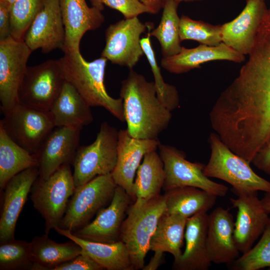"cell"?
Here are the masks:
<instances>
[{
	"instance_id": "6da1fadb",
	"label": "cell",
	"mask_w": 270,
	"mask_h": 270,
	"mask_svg": "<svg viewBox=\"0 0 270 270\" xmlns=\"http://www.w3.org/2000/svg\"><path fill=\"white\" fill-rule=\"evenodd\" d=\"M248 56L230 86L250 114L270 125V6L260 23Z\"/></svg>"
},
{
	"instance_id": "7a4b0ae2",
	"label": "cell",
	"mask_w": 270,
	"mask_h": 270,
	"mask_svg": "<svg viewBox=\"0 0 270 270\" xmlns=\"http://www.w3.org/2000/svg\"><path fill=\"white\" fill-rule=\"evenodd\" d=\"M120 98L128 134L138 139L158 140L172 114L158 98L154 82L130 70L122 82Z\"/></svg>"
},
{
	"instance_id": "3957f363",
	"label": "cell",
	"mask_w": 270,
	"mask_h": 270,
	"mask_svg": "<svg viewBox=\"0 0 270 270\" xmlns=\"http://www.w3.org/2000/svg\"><path fill=\"white\" fill-rule=\"evenodd\" d=\"M65 80L70 84L91 106L104 108L122 122H125L122 99L114 98L104 84L108 59L101 56L88 62L80 51L64 53L59 59Z\"/></svg>"
},
{
	"instance_id": "277c9868",
	"label": "cell",
	"mask_w": 270,
	"mask_h": 270,
	"mask_svg": "<svg viewBox=\"0 0 270 270\" xmlns=\"http://www.w3.org/2000/svg\"><path fill=\"white\" fill-rule=\"evenodd\" d=\"M208 142L210 154L204 170L206 176L222 180L233 188L270 192V182L257 174L250 163L232 152L214 132Z\"/></svg>"
},
{
	"instance_id": "5b68a950",
	"label": "cell",
	"mask_w": 270,
	"mask_h": 270,
	"mask_svg": "<svg viewBox=\"0 0 270 270\" xmlns=\"http://www.w3.org/2000/svg\"><path fill=\"white\" fill-rule=\"evenodd\" d=\"M118 138V131L104 122L92 144L78 147L72 162L76 188L98 176L112 174L117 163Z\"/></svg>"
},
{
	"instance_id": "8992f818",
	"label": "cell",
	"mask_w": 270,
	"mask_h": 270,
	"mask_svg": "<svg viewBox=\"0 0 270 270\" xmlns=\"http://www.w3.org/2000/svg\"><path fill=\"white\" fill-rule=\"evenodd\" d=\"M75 188L70 164L62 166L47 179L38 176L34 183L30 198L44 220L46 234L58 226Z\"/></svg>"
},
{
	"instance_id": "52a82bcc",
	"label": "cell",
	"mask_w": 270,
	"mask_h": 270,
	"mask_svg": "<svg viewBox=\"0 0 270 270\" xmlns=\"http://www.w3.org/2000/svg\"><path fill=\"white\" fill-rule=\"evenodd\" d=\"M165 210L164 197L160 194L139 210L127 212L121 228L120 240L128 249L134 270H142L144 266L150 239Z\"/></svg>"
},
{
	"instance_id": "ba28073f",
	"label": "cell",
	"mask_w": 270,
	"mask_h": 270,
	"mask_svg": "<svg viewBox=\"0 0 270 270\" xmlns=\"http://www.w3.org/2000/svg\"><path fill=\"white\" fill-rule=\"evenodd\" d=\"M117 186L110 174L98 176L76 188L58 227L74 232L88 224L110 202Z\"/></svg>"
},
{
	"instance_id": "9c48e42d",
	"label": "cell",
	"mask_w": 270,
	"mask_h": 270,
	"mask_svg": "<svg viewBox=\"0 0 270 270\" xmlns=\"http://www.w3.org/2000/svg\"><path fill=\"white\" fill-rule=\"evenodd\" d=\"M160 156L164 164L165 180L163 190L166 191L181 186H194L217 196H224L228 188L206 176L204 170L206 164L192 162L186 159L185 153L176 148L159 144Z\"/></svg>"
},
{
	"instance_id": "30bf717a",
	"label": "cell",
	"mask_w": 270,
	"mask_h": 270,
	"mask_svg": "<svg viewBox=\"0 0 270 270\" xmlns=\"http://www.w3.org/2000/svg\"><path fill=\"white\" fill-rule=\"evenodd\" d=\"M32 52L24 40L10 36L0 40V102L4 116L20 104L19 92Z\"/></svg>"
},
{
	"instance_id": "8fae6325",
	"label": "cell",
	"mask_w": 270,
	"mask_h": 270,
	"mask_svg": "<svg viewBox=\"0 0 270 270\" xmlns=\"http://www.w3.org/2000/svg\"><path fill=\"white\" fill-rule=\"evenodd\" d=\"M65 81L59 59L28 66L19 92L20 103L49 111Z\"/></svg>"
},
{
	"instance_id": "7c38bea8",
	"label": "cell",
	"mask_w": 270,
	"mask_h": 270,
	"mask_svg": "<svg viewBox=\"0 0 270 270\" xmlns=\"http://www.w3.org/2000/svg\"><path fill=\"white\" fill-rule=\"evenodd\" d=\"M0 125L14 142L32 154L55 128L50 111L20 103L4 116Z\"/></svg>"
},
{
	"instance_id": "4fadbf2b",
	"label": "cell",
	"mask_w": 270,
	"mask_h": 270,
	"mask_svg": "<svg viewBox=\"0 0 270 270\" xmlns=\"http://www.w3.org/2000/svg\"><path fill=\"white\" fill-rule=\"evenodd\" d=\"M236 196L230 198L234 208L238 209L234 222V238L241 254L250 250L264 232L270 218L258 198V191L232 188Z\"/></svg>"
},
{
	"instance_id": "5bb4252c",
	"label": "cell",
	"mask_w": 270,
	"mask_h": 270,
	"mask_svg": "<svg viewBox=\"0 0 270 270\" xmlns=\"http://www.w3.org/2000/svg\"><path fill=\"white\" fill-rule=\"evenodd\" d=\"M147 28L138 17L120 20L106 30V45L101 54L111 62L132 70L144 54L140 36Z\"/></svg>"
},
{
	"instance_id": "9a60e30c",
	"label": "cell",
	"mask_w": 270,
	"mask_h": 270,
	"mask_svg": "<svg viewBox=\"0 0 270 270\" xmlns=\"http://www.w3.org/2000/svg\"><path fill=\"white\" fill-rule=\"evenodd\" d=\"M81 130L56 126L48 134L34 154L40 178L47 179L62 166L72 164L79 146Z\"/></svg>"
},
{
	"instance_id": "2e32d148",
	"label": "cell",
	"mask_w": 270,
	"mask_h": 270,
	"mask_svg": "<svg viewBox=\"0 0 270 270\" xmlns=\"http://www.w3.org/2000/svg\"><path fill=\"white\" fill-rule=\"evenodd\" d=\"M132 200L124 188L117 186L110 204L100 210L92 222L72 232L93 242L112 244L120 240L124 215Z\"/></svg>"
},
{
	"instance_id": "e0dca14e",
	"label": "cell",
	"mask_w": 270,
	"mask_h": 270,
	"mask_svg": "<svg viewBox=\"0 0 270 270\" xmlns=\"http://www.w3.org/2000/svg\"><path fill=\"white\" fill-rule=\"evenodd\" d=\"M24 41L32 52L40 48L47 54L63 49L65 30L60 0H46L26 32Z\"/></svg>"
},
{
	"instance_id": "ac0fdd59",
	"label": "cell",
	"mask_w": 270,
	"mask_h": 270,
	"mask_svg": "<svg viewBox=\"0 0 270 270\" xmlns=\"http://www.w3.org/2000/svg\"><path fill=\"white\" fill-rule=\"evenodd\" d=\"M158 140L138 139L130 136L126 130L118 131L116 166L112 173L115 183L134 200L133 186L136 170L147 153L156 150Z\"/></svg>"
},
{
	"instance_id": "d6986e66",
	"label": "cell",
	"mask_w": 270,
	"mask_h": 270,
	"mask_svg": "<svg viewBox=\"0 0 270 270\" xmlns=\"http://www.w3.org/2000/svg\"><path fill=\"white\" fill-rule=\"evenodd\" d=\"M267 10L264 0H246L240 14L221 25L222 42L240 54L248 55Z\"/></svg>"
},
{
	"instance_id": "ffe728a7",
	"label": "cell",
	"mask_w": 270,
	"mask_h": 270,
	"mask_svg": "<svg viewBox=\"0 0 270 270\" xmlns=\"http://www.w3.org/2000/svg\"><path fill=\"white\" fill-rule=\"evenodd\" d=\"M38 176V166L28 168L12 178L4 188L0 217V243L14 239L18 216Z\"/></svg>"
},
{
	"instance_id": "44dd1931",
	"label": "cell",
	"mask_w": 270,
	"mask_h": 270,
	"mask_svg": "<svg viewBox=\"0 0 270 270\" xmlns=\"http://www.w3.org/2000/svg\"><path fill=\"white\" fill-rule=\"evenodd\" d=\"M234 228V217L228 210L218 207L208 214L206 246L212 263L230 265L240 256Z\"/></svg>"
},
{
	"instance_id": "7402d4cb",
	"label": "cell",
	"mask_w": 270,
	"mask_h": 270,
	"mask_svg": "<svg viewBox=\"0 0 270 270\" xmlns=\"http://www.w3.org/2000/svg\"><path fill=\"white\" fill-rule=\"evenodd\" d=\"M60 7L65 30L64 53L80 51V40L84 34L99 28L104 18L98 9L90 7L85 0H60Z\"/></svg>"
},
{
	"instance_id": "603a6c76",
	"label": "cell",
	"mask_w": 270,
	"mask_h": 270,
	"mask_svg": "<svg viewBox=\"0 0 270 270\" xmlns=\"http://www.w3.org/2000/svg\"><path fill=\"white\" fill-rule=\"evenodd\" d=\"M214 60L241 63L245 60V56L223 42L216 46L200 44L192 48L182 46L178 54L171 56L163 57L160 64L168 72L180 74L199 68L201 64L206 62Z\"/></svg>"
},
{
	"instance_id": "cb8c5ba5",
	"label": "cell",
	"mask_w": 270,
	"mask_h": 270,
	"mask_svg": "<svg viewBox=\"0 0 270 270\" xmlns=\"http://www.w3.org/2000/svg\"><path fill=\"white\" fill-rule=\"evenodd\" d=\"M208 220L207 212L197 214L187 219L185 249L180 260L173 262V270H208L212 262L206 246Z\"/></svg>"
},
{
	"instance_id": "d4e9b609",
	"label": "cell",
	"mask_w": 270,
	"mask_h": 270,
	"mask_svg": "<svg viewBox=\"0 0 270 270\" xmlns=\"http://www.w3.org/2000/svg\"><path fill=\"white\" fill-rule=\"evenodd\" d=\"M90 107L77 90L65 81L49 111L55 127L82 129L84 126L91 124L94 120Z\"/></svg>"
},
{
	"instance_id": "484cf974",
	"label": "cell",
	"mask_w": 270,
	"mask_h": 270,
	"mask_svg": "<svg viewBox=\"0 0 270 270\" xmlns=\"http://www.w3.org/2000/svg\"><path fill=\"white\" fill-rule=\"evenodd\" d=\"M165 180L164 164L156 150L149 152L144 157L134 180L133 191L135 202L128 210H137L150 200L160 195Z\"/></svg>"
},
{
	"instance_id": "4316f807",
	"label": "cell",
	"mask_w": 270,
	"mask_h": 270,
	"mask_svg": "<svg viewBox=\"0 0 270 270\" xmlns=\"http://www.w3.org/2000/svg\"><path fill=\"white\" fill-rule=\"evenodd\" d=\"M60 234L78 244L82 252L99 264L104 270H134L125 244L121 240L108 244L81 238L67 230L56 227Z\"/></svg>"
},
{
	"instance_id": "83f0119b",
	"label": "cell",
	"mask_w": 270,
	"mask_h": 270,
	"mask_svg": "<svg viewBox=\"0 0 270 270\" xmlns=\"http://www.w3.org/2000/svg\"><path fill=\"white\" fill-rule=\"evenodd\" d=\"M164 213L186 218L207 212L215 204L217 196L194 186H181L164 191Z\"/></svg>"
},
{
	"instance_id": "f1b7e54d",
	"label": "cell",
	"mask_w": 270,
	"mask_h": 270,
	"mask_svg": "<svg viewBox=\"0 0 270 270\" xmlns=\"http://www.w3.org/2000/svg\"><path fill=\"white\" fill-rule=\"evenodd\" d=\"M58 243L48 234L34 237L30 242L32 270H52L54 268L68 261L82 252V248L71 240Z\"/></svg>"
},
{
	"instance_id": "f546056e",
	"label": "cell",
	"mask_w": 270,
	"mask_h": 270,
	"mask_svg": "<svg viewBox=\"0 0 270 270\" xmlns=\"http://www.w3.org/2000/svg\"><path fill=\"white\" fill-rule=\"evenodd\" d=\"M187 219L176 214L164 213L159 219L150 243V250L168 252L178 262L182 252Z\"/></svg>"
},
{
	"instance_id": "4dcf8cb0",
	"label": "cell",
	"mask_w": 270,
	"mask_h": 270,
	"mask_svg": "<svg viewBox=\"0 0 270 270\" xmlns=\"http://www.w3.org/2000/svg\"><path fill=\"white\" fill-rule=\"evenodd\" d=\"M35 166H38L35 155L14 142L0 125V190L14 176Z\"/></svg>"
},
{
	"instance_id": "1f68e13d",
	"label": "cell",
	"mask_w": 270,
	"mask_h": 270,
	"mask_svg": "<svg viewBox=\"0 0 270 270\" xmlns=\"http://www.w3.org/2000/svg\"><path fill=\"white\" fill-rule=\"evenodd\" d=\"M180 2L165 0L161 20L158 26L150 32V36L158 40L163 57L178 54L182 46L180 36V18L177 9Z\"/></svg>"
},
{
	"instance_id": "d6a6232c",
	"label": "cell",
	"mask_w": 270,
	"mask_h": 270,
	"mask_svg": "<svg viewBox=\"0 0 270 270\" xmlns=\"http://www.w3.org/2000/svg\"><path fill=\"white\" fill-rule=\"evenodd\" d=\"M153 26L152 23L147 22L148 32L145 37L140 39V45L153 74L157 96L162 104L172 112L179 106V95L176 86L165 82L158 65L150 41V32Z\"/></svg>"
},
{
	"instance_id": "836d02e7",
	"label": "cell",
	"mask_w": 270,
	"mask_h": 270,
	"mask_svg": "<svg viewBox=\"0 0 270 270\" xmlns=\"http://www.w3.org/2000/svg\"><path fill=\"white\" fill-rule=\"evenodd\" d=\"M46 0H17L10 7V36L18 40L24 35Z\"/></svg>"
},
{
	"instance_id": "e575fe53",
	"label": "cell",
	"mask_w": 270,
	"mask_h": 270,
	"mask_svg": "<svg viewBox=\"0 0 270 270\" xmlns=\"http://www.w3.org/2000/svg\"><path fill=\"white\" fill-rule=\"evenodd\" d=\"M180 36L181 42L194 40L200 44L216 46L222 42L221 25H213L182 15L180 18Z\"/></svg>"
},
{
	"instance_id": "d590c367",
	"label": "cell",
	"mask_w": 270,
	"mask_h": 270,
	"mask_svg": "<svg viewBox=\"0 0 270 270\" xmlns=\"http://www.w3.org/2000/svg\"><path fill=\"white\" fill-rule=\"evenodd\" d=\"M228 266L233 270H258L270 268V218L256 244Z\"/></svg>"
},
{
	"instance_id": "8d00e7d4",
	"label": "cell",
	"mask_w": 270,
	"mask_h": 270,
	"mask_svg": "<svg viewBox=\"0 0 270 270\" xmlns=\"http://www.w3.org/2000/svg\"><path fill=\"white\" fill-rule=\"evenodd\" d=\"M30 242L12 240L0 243V270H32Z\"/></svg>"
},
{
	"instance_id": "74e56055",
	"label": "cell",
	"mask_w": 270,
	"mask_h": 270,
	"mask_svg": "<svg viewBox=\"0 0 270 270\" xmlns=\"http://www.w3.org/2000/svg\"><path fill=\"white\" fill-rule=\"evenodd\" d=\"M102 2L120 12L126 19L138 17L144 12L150 13L149 9L140 0H102Z\"/></svg>"
},
{
	"instance_id": "f35d334b",
	"label": "cell",
	"mask_w": 270,
	"mask_h": 270,
	"mask_svg": "<svg viewBox=\"0 0 270 270\" xmlns=\"http://www.w3.org/2000/svg\"><path fill=\"white\" fill-rule=\"evenodd\" d=\"M99 264L82 252L74 258L56 266L52 270H102Z\"/></svg>"
},
{
	"instance_id": "ab89813d",
	"label": "cell",
	"mask_w": 270,
	"mask_h": 270,
	"mask_svg": "<svg viewBox=\"0 0 270 270\" xmlns=\"http://www.w3.org/2000/svg\"><path fill=\"white\" fill-rule=\"evenodd\" d=\"M252 163L258 169L270 175V136L258 152Z\"/></svg>"
},
{
	"instance_id": "60d3db41",
	"label": "cell",
	"mask_w": 270,
	"mask_h": 270,
	"mask_svg": "<svg viewBox=\"0 0 270 270\" xmlns=\"http://www.w3.org/2000/svg\"><path fill=\"white\" fill-rule=\"evenodd\" d=\"M10 9L0 2V40L10 36Z\"/></svg>"
},
{
	"instance_id": "b9f144b4",
	"label": "cell",
	"mask_w": 270,
	"mask_h": 270,
	"mask_svg": "<svg viewBox=\"0 0 270 270\" xmlns=\"http://www.w3.org/2000/svg\"><path fill=\"white\" fill-rule=\"evenodd\" d=\"M164 252H154V256L151 258L147 265H144L142 270H156L164 260Z\"/></svg>"
},
{
	"instance_id": "7bdbcfd3",
	"label": "cell",
	"mask_w": 270,
	"mask_h": 270,
	"mask_svg": "<svg viewBox=\"0 0 270 270\" xmlns=\"http://www.w3.org/2000/svg\"><path fill=\"white\" fill-rule=\"evenodd\" d=\"M150 10V14H156L164 6V0H140Z\"/></svg>"
},
{
	"instance_id": "ee69618b",
	"label": "cell",
	"mask_w": 270,
	"mask_h": 270,
	"mask_svg": "<svg viewBox=\"0 0 270 270\" xmlns=\"http://www.w3.org/2000/svg\"><path fill=\"white\" fill-rule=\"evenodd\" d=\"M262 206L266 212L270 214V192H266L264 196L260 200Z\"/></svg>"
},
{
	"instance_id": "f6af8a7d",
	"label": "cell",
	"mask_w": 270,
	"mask_h": 270,
	"mask_svg": "<svg viewBox=\"0 0 270 270\" xmlns=\"http://www.w3.org/2000/svg\"><path fill=\"white\" fill-rule=\"evenodd\" d=\"M92 6L96 8L100 11H102L104 9V4L102 2V0H90Z\"/></svg>"
},
{
	"instance_id": "bcb514c9",
	"label": "cell",
	"mask_w": 270,
	"mask_h": 270,
	"mask_svg": "<svg viewBox=\"0 0 270 270\" xmlns=\"http://www.w3.org/2000/svg\"><path fill=\"white\" fill-rule=\"evenodd\" d=\"M17 0H6L5 1H0V2H3L10 10L12 6L16 1Z\"/></svg>"
},
{
	"instance_id": "7dc6e473",
	"label": "cell",
	"mask_w": 270,
	"mask_h": 270,
	"mask_svg": "<svg viewBox=\"0 0 270 270\" xmlns=\"http://www.w3.org/2000/svg\"><path fill=\"white\" fill-rule=\"evenodd\" d=\"M174 0L180 3L182 2H194V1H199V0L200 1V0Z\"/></svg>"
},
{
	"instance_id": "c3c4849f",
	"label": "cell",
	"mask_w": 270,
	"mask_h": 270,
	"mask_svg": "<svg viewBox=\"0 0 270 270\" xmlns=\"http://www.w3.org/2000/svg\"><path fill=\"white\" fill-rule=\"evenodd\" d=\"M6 0H0V1H5Z\"/></svg>"
},
{
	"instance_id": "681fc988",
	"label": "cell",
	"mask_w": 270,
	"mask_h": 270,
	"mask_svg": "<svg viewBox=\"0 0 270 270\" xmlns=\"http://www.w3.org/2000/svg\"></svg>"
}]
</instances>
